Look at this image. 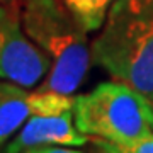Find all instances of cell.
<instances>
[{"label":"cell","instance_id":"cell-4","mask_svg":"<svg viewBox=\"0 0 153 153\" xmlns=\"http://www.w3.org/2000/svg\"><path fill=\"white\" fill-rule=\"evenodd\" d=\"M51 68L49 56L31 41L24 27L19 5H0V80L34 87Z\"/></svg>","mask_w":153,"mask_h":153},{"label":"cell","instance_id":"cell-9","mask_svg":"<svg viewBox=\"0 0 153 153\" xmlns=\"http://www.w3.org/2000/svg\"><path fill=\"white\" fill-rule=\"evenodd\" d=\"M39 153H83V152L71 150V146H46V148H39Z\"/></svg>","mask_w":153,"mask_h":153},{"label":"cell","instance_id":"cell-11","mask_svg":"<svg viewBox=\"0 0 153 153\" xmlns=\"http://www.w3.org/2000/svg\"><path fill=\"white\" fill-rule=\"evenodd\" d=\"M9 2H14V0H0V5L2 4H9Z\"/></svg>","mask_w":153,"mask_h":153},{"label":"cell","instance_id":"cell-6","mask_svg":"<svg viewBox=\"0 0 153 153\" xmlns=\"http://www.w3.org/2000/svg\"><path fill=\"white\" fill-rule=\"evenodd\" d=\"M88 136L75 124L73 111L58 114H41L29 117L24 126L5 145L2 153H24L46 146L80 148L87 145Z\"/></svg>","mask_w":153,"mask_h":153},{"label":"cell","instance_id":"cell-3","mask_svg":"<svg viewBox=\"0 0 153 153\" xmlns=\"http://www.w3.org/2000/svg\"><path fill=\"white\" fill-rule=\"evenodd\" d=\"M73 119L87 136L134 141L153 134V100L121 80L104 82L73 99Z\"/></svg>","mask_w":153,"mask_h":153},{"label":"cell","instance_id":"cell-1","mask_svg":"<svg viewBox=\"0 0 153 153\" xmlns=\"http://www.w3.org/2000/svg\"><path fill=\"white\" fill-rule=\"evenodd\" d=\"M90 53L114 80L153 100V0H114Z\"/></svg>","mask_w":153,"mask_h":153},{"label":"cell","instance_id":"cell-8","mask_svg":"<svg viewBox=\"0 0 153 153\" xmlns=\"http://www.w3.org/2000/svg\"><path fill=\"white\" fill-rule=\"evenodd\" d=\"M95 153H153V134L128 143H112L94 138Z\"/></svg>","mask_w":153,"mask_h":153},{"label":"cell","instance_id":"cell-10","mask_svg":"<svg viewBox=\"0 0 153 153\" xmlns=\"http://www.w3.org/2000/svg\"><path fill=\"white\" fill-rule=\"evenodd\" d=\"M24 153H39V148H36V150H27V152H24Z\"/></svg>","mask_w":153,"mask_h":153},{"label":"cell","instance_id":"cell-2","mask_svg":"<svg viewBox=\"0 0 153 153\" xmlns=\"http://www.w3.org/2000/svg\"><path fill=\"white\" fill-rule=\"evenodd\" d=\"M21 17L26 34L51 60L48 76L39 88L71 95L92 61L87 31L58 0H26Z\"/></svg>","mask_w":153,"mask_h":153},{"label":"cell","instance_id":"cell-7","mask_svg":"<svg viewBox=\"0 0 153 153\" xmlns=\"http://www.w3.org/2000/svg\"><path fill=\"white\" fill-rule=\"evenodd\" d=\"M63 4L87 33H94L102 29L114 0H63Z\"/></svg>","mask_w":153,"mask_h":153},{"label":"cell","instance_id":"cell-5","mask_svg":"<svg viewBox=\"0 0 153 153\" xmlns=\"http://www.w3.org/2000/svg\"><path fill=\"white\" fill-rule=\"evenodd\" d=\"M66 111H73L71 95L44 88L27 90V87L0 80V146L9 141L29 117Z\"/></svg>","mask_w":153,"mask_h":153}]
</instances>
